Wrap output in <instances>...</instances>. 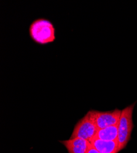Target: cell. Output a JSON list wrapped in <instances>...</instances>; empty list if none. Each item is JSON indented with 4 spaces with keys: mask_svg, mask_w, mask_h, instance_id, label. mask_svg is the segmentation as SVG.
I'll return each mask as SVG.
<instances>
[{
    "mask_svg": "<svg viewBox=\"0 0 137 153\" xmlns=\"http://www.w3.org/2000/svg\"><path fill=\"white\" fill-rule=\"evenodd\" d=\"M29 35L32 41L42 45L52 43L56 39L54 24L44 18H39L33 21L29 27Z\"/></svg>",
    "mask_w": 137,
    "mask_h": 153,
    "instance_id": "6da1fadb",
    "label": "cell"
},
{
    "mask_svg": "<svg viewBox=\"0 0 137 153\" xmlns=\"http://www.w3.org/2000/svg\"><path fill=\"white\" fill-rule=\"evenodd\" d=\"M136 102L124 108L118 123V139L119 151L125 148L131 138L133 129V112Z\"/></svg>",
    "mask_w": 137,
    "mask_h": 153,
    "instance_id": "7a4b0ae2",
    "label": "cell"
},
{
    "mask_svg": "<svg viewBox=\"0 0 137 153\" xmlns=\"http://www.w3.org/2000/svg\"><path fill=\"white\" fill-rule=\"evenodd\" d=\"M98 131L89 111L75 124L70 138H82L91 142L95 138Z\"/></svg>",
    "mask_w": 137,
    "mask_h": 153,
    "instance_id": "3957f363",
    "label": "cell"
},
{
    "mask_svg": "<svg viewBox=\"0 0 137 153\" xmlns=\"http://www.w3.org/2000/svg\"><path fill=\"white\" fill-rule=\"evenodd\" d=\"M122 110L116 108L114 110L101 111L94 110L89 111L90 115L98 129L118 124Z\"/></svg>",
    "mask_w": 137,
    "mask_h": 153,
    "instance_id": "277c9868",
    "label": "cell"
},
{
    "mask_svg": "<svg viewBox=\"0 0 137 153\" xmlns=\"http://www.w3.org/2000/svg\"><path fill=\"white\" fill-rule=\"evenodd\" d=\"M60 142L65 146L68 153H87L90 142L84 139L76 138Z\"/></svg>",
    "mask_w": 137,
    "mask_h": 153,
    "instance_id": "5b68a950",
    "label": "cell"
},
{
    "mask_svg": "<svg viewBox=\"0 0 137 153\" xmlns=\"http://www.w3.org/2000/svg\"><path fill=\"white\" fill-rule=\"evenodd\" d=\"M89 142L100 153H118L119 152L118 141H108L94 138Z\"/></svg>",
    "mask_w": 137,
    "mask_h": 153,
    "instance_id": "8992f818",
    "label": "cell"
},
{
    "mask_svg": "<svg viewBox=\"0 0 137 153\" xmlns=\"http://www.w3.org/2000/svg\"><path fill=\"white\" fill-rule=\"evenodd\" d=\"M95 138L108 141H118V124L98 129Z\"/></svg>",
    "mask_w": 137,
    "mask_h": 153,
    "instance_id": "52a82bcc",
    "label": "cell"
},
{
    "mask_svg": "<svg viewBox=\"0 0 137 153\" xmlns=\"http://www.w3.org/2000/svg\"><path fill=\"white\" fill-rule=\"evenodd\" d=\"M87 153H100V152L90 143Z\"/></svg>",
    "mask_w": 137,
    "mask_h": 153,
    "instance_id": "ba28073f",
    "label": "cell"
}]
</instances>
